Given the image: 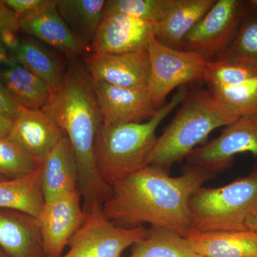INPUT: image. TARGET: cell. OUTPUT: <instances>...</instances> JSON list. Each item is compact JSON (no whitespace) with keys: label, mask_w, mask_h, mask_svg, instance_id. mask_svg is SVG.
Instances as JSON below:
<instances>
[{"label":"cell","mask_w":257,"mask_h":257,"mask_svg":"<svg viewBox=\"0 0 257 257\" xmlns=\"http://www.w3.org/2000/svg\"><path fill=\"white\" fill-rule=\"evenodd\" d=\"M44 204L40 167L23 178L0 181V208L22 211L38 218Z\"/></svg>","instance_id":"obj_22"},{"label":"cell","mask_w":257,"mask_h":257,"mask_svg":"<svg viewBox=\"0 0 257 257\" xmlns=\"http://www.w3.org/2000/svg\"><path fill=\"white\" fill-rule=\"evenodd\" d=\"M192 231H241L257 210V163L220 187H200L189 200Z\"/></svg>","instance_id":"obj_5"},{"label":"cell","mask_w":257,"mask_h":257,"mask_svg":"<svg viewBox=\"0 0 257 257\" xmlns=\"http://www.w3.org/2000/svg\"><path fill=\"white\" fill-rule=\"evenodd\" d=\"M248 3L253 8L257 9V0H249V1H248Z\"/></svg>","instance_id":"obj_35"},{"label":"cell","mask_w":257,"mask_h":257,"mask_svg":"<svg viewBox=\"0 0 257 257\" xmlns=\"http://www.w3.org/2000/svg\"><path fill=\"white\" fill-rule=\"evenodd\" d=\"M257 78V64L233 59L209 61L203 80L208 86H234Z\"/></svg>","instance_id":"obj_26"},{"label":"cell","mask_w":257,"mask_h":257,"mask_svg":"<svg viewBox=\"0 0 257 257\" xmlns=\"http://www.w3.org/2000/svg\"><path fill=\"white\" fill-rule=\"evenodd\" d=\"M79 189L45 202L37 218L45 257H61L87 219Z\"/></svg>","instance_id":"obj_10"},{"label":"cell","mask_w":257,"mask_h":257,"mask_svg":"<svg viewBox=\"0 0 257 257\" xmlns=\"http://www.w3.org/2000/svg\"><path fill=\"white\" fill-rule=\"evenodd\" d=\"M133 246L128 257H199L187 238L155 226L149 229L146 237Z\"/></svg>","instance_id":"obj_24"},{"label":"cell","mask_w":257,"mask_h":257,"mask_svg":"<svg viewBox=\"0 0 257 257\" xmlns=\"http://www.w3.org/2000/svg\"><path fill=\"white\" fill-rule=\"evenodd\" d=\"M147 51L150 65L148 89L157 108L165 104L176 88L203 80L209 61L199 54L165 46L154 35Z\"/></svg>","instance_id":"obj_6"},{"label":"cell","mask_w":257,"mask_h":257,"mask_svg":"<svg viewBox=\"0 0 257 257\" xmlns=\"http://www.w3.org/2000/svg\"><path fill=\"white\" fill-rule=\"evenodd\" d=\"M248 9V1L216 0L187 34L180 50L196 52L208 61L214 60L232 41Z\"/></svg>","instance_id":"obj_8"},{"label":"cell","mask_w":257,"mask_h":257,"mask_svg":"<svg viewBox=\"0 0 257 257\" xmlns=\"http://www.w3.org/2000/svg\"><path fill=\"white\" fill-rule=\"evenodd\" d=\"M0 79L24 109L42 110L50 100V85L15 60L5 64Z\"/></svg>","instance_id":"obj_21"},{"label":"cell","mask_w":257,"mask_h":257,"mask_svg":"<svg viewBox=\"0 0 257 257\" xmlns=\"http://www.w3.org/2000/svg\"><path fill=\"white\" fill-rule=\"evenodd\" d=\"M23 109L0 79V115L13 121Z\"/></svg>","instance_id":"obj_31"},{"label":"cell","mask_w":257,"mask_h":257,"mask_svg":"<svg viewBox=\"0 0 257 257\" xmlns=\"http://www.w3.org/2000/svg\"><path fill=\"white\" fill-rule=\"evenodd\" d=\"M40 160L29 155L9 137H0V175L5 179L23 178L38 169Z\"/></svg>","instance_id":"obj_28"},{"label":"cell","mask_w":257,"mask_h":257,"mask_svg":"<svg viewBox=\"0 0 257 257\" xmlns=\"http://www.w3.org/2000/svg\"><path fill=\"white\" fill-rule=\"evenodd\" d=\"M86 220L68 243L69 251L61 257H121L125 249L148 234L143 226H120L109 220L102 205L94 206Z\"/></svg>","instance_id":"obj_7"},{"label":"cell","mask_w":257,"mask_h":257,"mask_svg":"<svg viewBox=\"0 0 257 257\" xmlns=\"http://www.w3.org/2000/svg\"><path fill=\"white\" fill-rule=\"evenodd\" d=\"M40 179L45 202L78 188V170L67 137L40 160Z\"/></svg>","instance_id":"obj_17"},{"label":"cell","mask_w":257,"mask_h":257,"mask_svg":"<svg viewBox=\"0 0 257 257\" xmlns=\"http://www.w3.org/2000/svg\"><path fill=\"white\" fill-rule=\"evenodd\" d=\"M216 0H175L163 18L154 24L153 35L162 45L180 50L182 42Z\"/></svg>","instance_id":"obj_19"},{"label":"cell","mask_w":257,"mask_h":257,"mask_svg":"<svg viewBox=\"0 0 257 257\" xmlns=\"http://www.w3.org/2000/svg\"><path fill=\"white\" fill-rule=\"evenodd\" d=\"M214 176L187 165L183 174L172 177L168 171L148 165L114 184L103 210L109 220L127 227L150 224L187 237L192 231L189 200Z\"/></svg>","instance_id":"obj_1"},{"label":"cell","mask_w":257,"mask_h":257,"mask_svg":"<svg viewBox=\"0 0 257 257\" xmlns=\"http://www.w3.org/2000/svg\"><path fill=\"white\" fill-rule=\"evenodd\" d=\"M202 257H257V234L241 231H192L187 236Z\"/></svg>","instance_id":"obj_18"},{"label":"cell","mask_w":257,"mask_h":257,"mask_svg":"<svg viewBox=\"0 0 257 257\" xmlns=\"http://www.w3.org/2000/svg\"><path fill=\"white\" fill-rule=\"evenodd\" d=\"M12 27L20 28V17L5 5L4 0H0V64L5 65L12 60L10 54L1 43L2 33Z\"/></svg>","instance_id":"obj_30"},{"label":"cell","mask_w":257,"mask_h":257,"mask_svg":"<svg viewBox=\"0 0 257 257\" xmlns=\"http://www.w3.org/2000/svg\"><path fill=\"white\" fill-rule=\"evenodd\" d=\"M20 31L47 46L76 60L90 53V46L79 38L59 13L57 0H47L43 6L20 18Z\"/></svg>","instance_id":"obj_11"},{"label":"cell","mask_w":257,"mask_h":257,"mask_svg":"<svg viewBox=\"0 0 257 257\" xmlns=\"http://www.w3.org/2000/svg\"><path fill=\"white\" fill-rule=\"evenodd\" d=\"M242 153L257 157V114L240 116L224 126L217 138L197 147L187 157V165L216 175L230 168L235 156Z\"/></svg>","instance_id":"obj_9"},{"label":"cell","mask_w":257,"mask_h":257,"mask_svg":"<svg viewBox=\"0 0 257 257\" xmlns=\"http://www.w3.org/2000/svg\"><path fill=\"white\" fill-rule=\"evenodd\" d=\"M214 59H233L257 64V9L248 4L232 41Z\"/></svg>","instance_id":"obj_27"},{"label":"cell","mask_w":257,"mask_h":257,"mask_svg":"<svg viewBox=\"0 0 257 257\" xmlns=\"http://www.w3.org/2000/svg\"><path fill=\"white\" fill-rule=\"evenodd\" d=\"M154 24L119 13H104L90 53L118 54L146 50Z\"/></svg>","instance_id":"obj_14"},{"label":"cell","mask_w":257,"mask_h":257,"mask_svg":"<svg viewBox=\"0 0 257 257\" xmlns=\"http://www.w3.org/2000/svg\"><path fill=\"white\" fill-rule=\"evenodd\" d=\"M47 111L23 109L13 120L8 137L29 155L42 160L65 137Z\"/></svg>","instance_id":"obj_15"},{"label":"cell","mask_w":257,"mask_h":257,"mask_svg":"<svg viewBox=\"0 0 257 257\" xmlns=\"http://www.w3.org/2000/svg\"><path fill=\"white\" fill-rule=\"evenodd\" d=\"M0 249L8 257H45L37 218L0 208Z\"/></svg>","instance_id":"obj_16"},{"label":"cell","mask_w":257,"mask_h":257,"mask_svg":"<svg viewBox=\"0 0 257 257\" xmlns=\"http://www.w3.org/2000/svg\"><path fill=\"white\" fill-rule=\"evenodd\" d=\"M4 180H8V179H5L4 177H2L1 175H0V181H4Z\"/></svg>","instance_id":"obj_37"},{"label":"cell","mask_w":257,"mask_h":257,"mask_svg":"<svg viewBox=\"0 0 257 257\" xmlns=\"http://www.w3.org/2000/svg\"><path fill=\"white\" fill-rule=\"evenodd\" d=\"M208 92L236 116L257 114V78L234 86H208Z\"/></svg>","instance_id":"obj_25"},{"label":"cell","mask_w":257,"mask_h":257,"mask_svg":"<svg viewBox=\"0 0 257 257\" xmlns=\"http://www.w3.org/2000/svg\"><path fill=\"white\" fill-rule=\"evenodd\" d=\"M199 257H202V256H199Z\"/></svg>","instance_id":"obj_38"},{"label":"cell","mask_w":257,"mask_h":257,"mask_svg":"<svg viewBox=\"0 0 257 257\" xmlns=\"http://www.w3.org/2000/svg\"><path fill=\"white\" fill-rule=\"evenodd\" d=\"M188 93L185 86L179 87L172 100L143 122L100 125L96 135L94 157L98 172L108 185L112 187L149 165L158 138L157 128L182 104Z\"/></svg>","instance_id":"obj_3"},{"label":"cell","mask_w":257,"mask_h":257,"mask_svg":"<svg viewBox=\"0 0 257 257\" xmlns=\"http://www.w3.org/2000/svg\"><path fill=\"white\" fill-rule=\"evenodd\" d=\"M94 82L102 124L143 122L151 119L160 109L155 106L148 88L119 87Z\"/></svg>","instance_id":"obj_13"},{"label":"cell","mask_w":257,"mask_h":257,"mask_svg":"<svg viewBox=\"0 0 257 257\" xmlns=\"http://www.w3.org/2000/svg\"><path fill=\"white\" fill-rule=\"evenodd\" d=\"M247 229L257 234V210L247 224Z\"/></svg>","instance_id":"obj_34"},{"label":"cell","mask_w":257,"mask_h":257,"mask_svg":"<svg viewBox=\"0 0 257 257\" xmlns=\"http://www.w3.org/2000/svg\"><path fill=\"white\" fill-rule=\"evenodd\" d=\"M82 62L91 77L101 82L124 88H148V51L118 54L89 53Z\"/></svg>","instance_id":"obj_12"},{"label":"cell","mask_w":257,"mask_h":257,"mask_svg":"<svg viewBox=\"0 0 257 257\" xmlns=\"http://www.w3.org/2000/svg\"><path fill=\"white\" fill-rule=\"evenodd\" d=\"M0 257H8L1 249H0Z\"/></svg>","instance_id":"obj_36"},{"label":"cell","mask_w":257,"mask_h":257,"mask_svg":"<svg viewBox=\"0 0 257 257\" xmlns=\"http://www.w3.org/2000/svg\"><path fill=\"white\" fill-rule=\"evenodd\" d=\"M104 0H57V9L72 31L90 46L104 15Z\"/></svg>","instance_id":"obj_23"},{"label":"cell","mask_w":257,"mask_h":257,"mask_svg":"<svg viewBox=\"0 0 257 257\" xmlns=\"http://www.w3.org/2000/svg\"><path fill=\"white\" fill-rule=\"evenodd\" d=\"M13 120L0 115V137H8L13 125Z\"/></svg>","instance_id":"obj_33"},{"label":"cell","mask_w":257,"mask_h":257,"mask_svg":"<svg viewBox=\"0 0 257 257\" xmlns=\"http://www.w3.org/2000/svg\"><path fill=\"white\" fill-rule=\"evenodd\" d=\"M12 59L47 82L52 89L62 82L67 68L62 56L31 37L21 38Z\"/></svg>","instance_id":"obj_20"},{"label":"cell","mask_w":257,"mask_h":257,"mask_svg":"<svg viewBox=\"0 0 257 257\" xmlns=\"http://www.w3.org/2000/svg\"><path fill=\"white\" fill-rule=\"evenodd\" d=\"M175 0H109L104 13H119L156 23L167 14Z\"/></svg>","instance_id":"obj_29"},{"label":"cell","mask_w":257,"mask_h":257,"mask_svg":"<svg viewBox=\"0 0 257 257\" xmlns=\"http://www.w3.org/2000/svg\"><path fill=\"white\" fill-rule=\"evenodd\" d=\"M47 111L63 130L73 150L78 170V188L86 213L103 205L112 192L96 168L94 147L102 124L94 79L82 60H71L63 79L52 89Z\"/></svg>","instance_id":"obj_2"},{"label":"cell","mask_w":257,"mask_h":257,"mask_svg":"<svg viewBox=\"0 0 257 257\" xmlns=\"http://www.w3.org/2000/svg\"><path fill=\"white\" fill-rule=\"evenodd\" d=\"M238 118L217 102L207 89L188 93L173 119L157 138L149 165L170 172L172 166L187 159L214 130Z\"/></svg>","instance_id":"obj_4"},{"label":"cell","mask_w":257,"mask_h":257,"mask_svg":"<svg viewBox=\"0 0 257 257\" xmlns=\"http://www.w3.org/2000/svg\"><path fill=\"white\" fill-rule=\"evenodd\" d=\"M4 2L20 18L41 8L47 3V0H4Z\"/></svg>","instance_id":"obj_32"}]
</instances>
